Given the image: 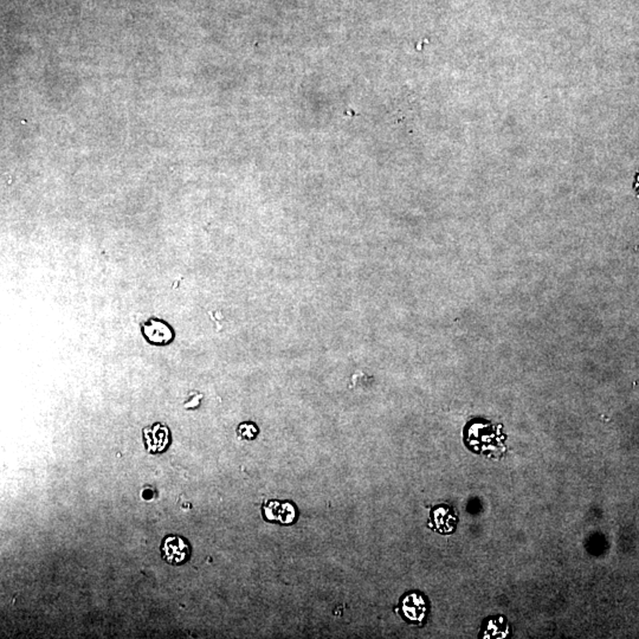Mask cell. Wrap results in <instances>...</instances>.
Returning <instances> with one entry per match:
<instances>
[{
    "mask_svg": "<svg viewBox=\"0 0 639 639\" xmlns=\"http://www.w3.org/2000/svg\"><path fill=\"white\" fill-rule=\"evenodd\" d=\"M163 556L171 564H181L190 556L187 541L179 536H168L163 541Z\"/></svg>",
    "mask_w": 639,
    "mask_h": 639,
    "instance_id": "3957f363",
    "label": "cell"
},
{
    "mask_svg": "<svg viewBox=\"0 0 639 639\" xmlns=\"http://www.w3.org/2000/svg\"><path fill=\"white\" fill-rule=\"evenodd\" d=\"M401 609L406 619L411 622H422L423 618L425 617V599L420 594H407L401 600Z\"/></svg>",
    "mask_w": 639,
    "mask_h": 639,
    "instance_id": "277c9868",
    "label": "cell"
},
{
    "mask_svg": "<svg viewBox=\"0 0 639 639\" xmlns=\"http://www.w3.org/2000/svg\"><path fill=\"white\" fill-rule=\"evenodd\" d=\"M145 440L150 452H163L170 442V432L166 426L156 424L152 429H145Z\"/></svg>",
    "mask_w": 639,
    "mask_h": 639,
    "instance_id": "5b68a950",
    "label": "cell"
},
{
    "mask_svg": "<svg viewBox=\"0 0 639 639\" xmlns=\"http://www.w3.org/2000/svg\"><path fill=\"white\" fill-rule=\"evenodd\" d=\"M263 515L270 523L288 526L296 521L298 513L296 506L290 501H269L264 505Z\"/></svg>",
    "mask_w": 639,
    "mask_h": 639,
    "instance_id": "6da1fadb",
    "label": "cell"
},
{
    "mask_svg": "<svg viewBox=\"0 0 639 639\" xmlns=\"http://www.w3.org/2000/svg\"><path fill=\"white\" fill-rule=\"evenodd\" d=\"M142 333L146 340L156 346H166L174 338V333L170 325L159 318H151L150 321L145 322L142 325Z\"/></svg>",
    "mask_w": 639,
    "mask_h": 639,
    "instance_id": "7a4b0ae2",
    "label": "cell"
},
{
    "mask_svg": "<svg viewBox=\"0 0 639 639\" xmlns=\"http://www.w3.org/2000/svg\"><path fill=\"white\" fill-rule=\"evenodd\" d=\"M237 434L241 438L251 440V439H255L258 435V427L255 423H243L239 426Z\"/></svg>",
    "mask_w": 639,
    "mask_h": 639,
    "instance_id": "8992f818",
    "label": "cell"
}]
</instances>
